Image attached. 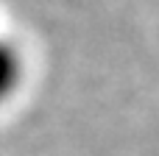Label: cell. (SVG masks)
<instances>
[{"mask_svg": "<svg viewBox=\"0 0 159 156\" xmlns=\"http://www.w3.org/2000/svg\"><path fill=\"white\" fill-rule=\"evenodd\" d=\"M25 78V56L20 45L0 33V103H6Z\"/></svg>", "mask_w": 159, "mask_h": 156, "instance_id": "obj_1", "label": "cell"}]
</instances>
